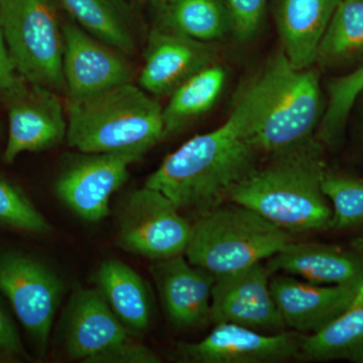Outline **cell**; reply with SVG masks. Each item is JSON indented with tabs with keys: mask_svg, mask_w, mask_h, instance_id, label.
Returning <instances> with one entry per match:
<instances>
[{
	"mask_svg": "<svg viewBox=\"0 0 363 363\" xmlns=\"http://www.w3.org/2000/svg\"><path fill=\"white\" fill-rule=\"evenodd\" d=\"M274 85L272 63L247 88L217 130L196 135L169 154L147 179L181 212L196 216L228 201L234 189L259 168L255 133Z\"/></svg>",
	"mask_w": 363,
	"mask_h": 363,
	"instance_id": "1",
	"label": "cell"
},
{
	"mask_svg": "<svg viewBox=\"0 0 363 363\" xmlns=\"http://www.w3.org/2000/svg\"><path fill=\"white\" fill-rule=\"evenodd\" d=\"M323 147L316 138L272 155L240 184L228 201L250 208L290 233L329 229L331 207L322 190Z\"/></svg>",
	"mask_w": 363,
	"mask_h": 363,
	"instance_id": "2",
	"label": "cell"
},
{
	"mask_svg": "<svg viewBox=\"0 0 363 363\" xmlns=\"http://www.w3.org/2000/svg\"><path fill=\"white\" fill-rule=\"evenodd\" d=\"M67 142L85 154L145 156L164 140L162 107L133 82L83 97H67Z\"/></svg>",
	"mask_w": 363,
	"mask_h": 363,
	"instance_id": "3",
	"label": "cell"
},
{
	"mask_svg": "<svg viewBox=\"0 0 363 363\" xmlns=\"http://www.w3.org/2000/svg\"><path fill=\"white\" fill-rule=\"evenodd\" d=\"M250 208L227 201L197 216L186 259L217 274L240 271L269 259L292 235Z\"/></svg>",
	"mask_w": 363,
	"mask_h": 363,
	"instance_id": "4",
	"label": "cell"
},
{
	"mask_svg": "<svg viewBox=\"0 0 363 363\" xmlns=\"http://www.w3.org/2000/svg\"><path fill=\"white\" fill-rule=\"evenodd\" d=\"M0 28L26 82L67 93L63 30L54 0H0Z\"/></svg>",
	"mask_w": 363,
	"mask_h": 363,
	"instance_id": "5",
	"label": "cell"
},
{
	"mask_svg": "<svg viewBox=\"0 0 363 363\" xmlns=\"http://www.w3.org/2000/svg\"><path fill=\"white\" fill-rule=\"evenodd\" d=\"M272 64L274 89L255 133L260 152L269 156L315 138L325 112L316 69L295 68L283 52Z\"/></svg>",
	"mask_w": 363,
	"mask_h": 363,
	"instance_id": "6",
	"label": "cell"
},
{
	"mask_svg": "<svg viewBox=\"0 0 363 363\" xmlns=\"http://www.w3.org/2000/svg\"><path fill=\"white\" fill-rule=\"evenodd\" d=\"M192 224L157 189L131 191L119 205L116 242L124 252L160 260L184 255Z\"/></svg>",
	"mask_w": 363,
	"mask_h": 363,
	"instance_id": "7",
	"label": "cell"
},
{
	"mask_svg": "<svg viewBox=\"0 0 363 363\" xmlns=\"http://www.w3.org/2000/svg\"><path fill=\"white\" fill-rule=\"evenodd\" d=\"M63 292L62 279L37 257L20 250H0V294L42 354Z\"/></svg>",
	"mask_w": 363,
	"mask_h": 363,
	"instance_id": "8",
	"label": "cell"
},
{
	"mask_svg": "<svg viewBox=\"0 0 363 363\" xmlns=\"http://www.w3.org/2000/svg\"><path fill=\"white\" fill-rule=\"evenodd\" d=\"M143 156L133 152H104L74 157L55 182V192L79 218L99 222L111 213L109 200L130 177V164Z\"/></svg>",
	"mask_w": 363,
	"mask_h": 363,
	"instance_id": "9",
	"label": "cell"
},
{
	"mask_svg": "<svg viewBox=\"0 0 363 363\" xmlns=\"http://www.w3.org/2000/svg\"><path fill=\"white\" fill-rule=\"evenodd\" d=\"M55 91L26 83L4 100L9 116V138L2 160L11 164L23 152L52 149L67 138L68 121Z\"/></svg>",
	"mask_w": 363,
	"mask_h": 363,
	"instance_id": "10",
	"label": "cell"
},
{
	"mask_svg": "<svg viewBox=\"0 0 363 363\" xmlns=\"http://www.w3.org/2000/svg\"><path fill=\"white\" fill-rule=\"evenodd\" d=\"M262 262L240 271L217 274L211 295L210 321L234 323L253 330L281 332L286 324L269 288Z\"/></svg>",
	"mask_w": 363,
	"mask_h": 363,
	"instance_id": "11",
	"label": "cell"
},
{
	"mask_svg": "<svg viewBox=\"0 0 363 363\" xmlns=\"http://www.w3.org/2000/svg\"><path fill=\"white\" fill-rule=\"evenodd\" d=\"M301 337L290 332L262 335L241 325L219 323L199 342L177 344L176 358L185 363L281 362L297 357Z\"/></svg>",
	"mask_w": 363,
	"mask_h": 363,
	"instance_id": "12",
	"label": "cell"
},
{
	"mask_svg": "<svg viewBox=\"0 0 363 363\" xmlns=\"http://www.w3.org/2000/svg\"><path fill=\"white\" fill-rule=\"evenodd\" d=\"M67 97L95 94L131 82L133 68L123 52L93 37L75 21L62 23Z\"/></svg>",
	"mask_w": 363,
	"mask_h": 363,
	"instance_id": "13",
	"label": "cell"
},
{
	"mask_svg": "<svg viewBox=\"0 0 363 363\" xmlns=\"http://www.w3.org/2000/svg\"><path fill=\"white\" fill-rule=\"evenodd\" d=\"M362 285L322 286L283 274L269 281L272 298L286 326L309 334L322 330L350 309Z\"/></svg>",
	"mask_w": 363,
	"mask_h": 363,
	"instance_id": "14",
	"label": "cell"
},
{
	"mask_svg": "<svg viewBox=\"0 0 363 363\" xmlns=\"http://www.w3.org/2000/svg\"><path fill=\"white\" fill-rule=\"evenodd\" d=\"M213 59L210 43L155 26L147 40L140 87L155 96L171 95L189 78L213 65Z\"/></svg>",
	"mask_w": 363,
	"mask_h": 363,
	"instance_id": "15",
	"label": "cell"
},
{
	"mask_svg": "<svg viewBox=\"0 0 363 363\" xmlns=\"http://www.w3.org/2000/svg\"><path fill=\"white\" fill-rule=\"evenodd\" d=\"M150 272L174 326L195 328L209 321L214 274L191 264L184 255L155 260Z\"/></svg>",
	"mask_w": 363,
	"mask_h": 363,
	"instance_id": "16",
	"label": "cell"
},
{
	"mask_svg": "<svg viewBox=\"0 0 363 363\" xmlns=\"http://www.w3.org/2000/svg\"><path fill=\"white\" fill-rule=\"evenodd\" d=\"M66 354L87 363L95 355L130 338L97 288H78L72 294L62 320Z\"/></svg>",
	"mask_w": 363,
	"mask_h": 363,
	"instance_id": "17",
	"label": "cell"
},
{
	"mask_svg": "<svg viewBox=\"0 0 363 363\" xmlns=\"http://www.w3.org/2000/svg\"><path fill=\"white\" fill-rule=\"evenodd\" d=\"M342 0H274L283 52L295 68L316 63L318 49Z\"/></svg>",
	"mask_w": 363,
	"mask_h": 363,
	"instance_id": "18",
	"label": "cell"
},
{
	"mask_svg": "<svg viewBox=\"0 0 363 363\" xmlns=\"http://www.w3.org/2000/svg\"><path fill=\"white\" fill-rule=\"evenodd\" d=\"M267 271L296 274L318 285H362L363 257L320 243L290 242L269 257Z\"/></svg>",
	"mask_w": 363,
	"mask_h": 363,
	"instance_id": "19",
	"label": "cell"
},
{
	"mask_svg": "<svg viewBox=\"0 0 363 363\" xmlns=\"http://www.w3.org/2000/svg\"><path fill=\"white\" fill-rule=\"evenodd\" d=\"M93 281L116 316L130 333L149 329L152 317V297L145 279L121 260H104Z\"/></svg>",
	"mask_w": 363,
	"mask_h": 363,
	"instance_id": "20",
	"label": "cell"
},
{
	"mask_svg": "<svg viewBox=\"0 0 363 363\" xmlns=\"http://www.w3.org/2000/svg\"><path fill=\"white\" fill-rule=\"evenodd\" d=\"M298 359L363 363V285L357 300L322 330L301 337Z\"/></svg>",
	"mask_w": 363,
	"mask_h": 363,
	"instance_id": "21",
	"label": "cell"
},
{
	"mask_svg": "<svg viewBox=\"0 0 363 363\" xmlns=\"http://www.w3.org/2000/svg\"><path fill=\"white\" fill-rule=\"evenodd\" d=\"M226 78V72L222 67L211 65L179 86L162 108L164 138L175 135L209 111L220 97Z\"/></svg>",
	"mask_w": 363,
	"mask_h": 363,
	"instance_id": "22",
	"label": "cell"
},
{
	"mask_svg": "<svg viewBox=\"0 0 363 363\" xmlns=\"http://www.w3.org/2000/svg\"><path fill=\"white\" fill-rule=\"evenodd\" d=\"M316 63L351 71L363 65V0H342L318 49Z\"/></svg>",
	"mask_w": 363,
	"mask_h": 363,
	"instance_id": "23",
	"label": "cell"
},
{
	"mask_svg": "<svg viewBox=\"0 0 363 363\" xmlns=\"http://www.w3.org/2000/svg\"><path fill=\"white\" fill-rule=\"evenodd\" d=\"M75 23L124 55L135 51L128 7L123 0H59Z\"/></svg>",
	"mask_w": 363,
	"mask_h": 363,
	"instance_id": "24",
	"label": "cell"
},
{
	"mask_svg": "<svg viewBox=\"0 0 363 363\" xmlns=\"http://www.w3.org/2000/svg\"><path fill=\"white\" fill-rule=\"evenodd\" d=\"M157 16V26L200 42H215L230 33L219 0H160Z\"/></svg>",
	"mask_w": 363,
	"mask_h": 363,
	"instance_id": "25",
	"label": "cell"
},
{
	"mask_svg": "<svg viewBox=\"0 0 363 363\" xmlns=\"http://www.w3.org/2000/svg\"><path fill=\"white\" fill-rule=\"evenodd\" d=\"M327 90L328 102L319 124L318 140L331 147L340 142L350 112L363 90V65L332 79Z\"/></svg>",
	"mask_w": 363,
	"mask_h": 363,
	"instance_id": "26",
	"label": "cell"
},
{
	"mask_svg": "<svg viewBox=\"0 0 363 363\" xmlns=\"http://www.w3.org/2000/svg\"><path fill=\"white\" fill-rule=\"evenodd\" d=\"M322 190L333 204L329 229L341 230L363 224V181L327 172Z\"/></svg>",
	"mask_w": 363,
	"mask_h": 363,
	"instance_id": "27",
	"label": "cell"
},
{
	"mask_svg": "<svg viewBox=\"0 0 363 363\" xmlns=\"http://www.w3.org/2000/svg\"><path fill=\"white\" fill-rule=\"evenodd\" d=\"M0 225L35 235H49L52 227L13 182L0 174Z\"/></svg>",
	"mask_w": 363,
	"mask_h": 363,
	"instance_id": "28",
	"label": "cell"
},
{
	"mask_svg": "<svg viewBox=\"0 0 363 363\" xmlns=\"http://www.w3.org/2000/svg\"><path fill=\"white\" fill-rule=\"evenodd\" d=\"M230 33L241 42L252 40L262 26L267 0H219Z\"/></svg>",
	"mask_w": 363,
	"mask_h": 363,
	"instance_id": "29",
	"label": "cell"
},
{
	"mask_svg": "<svg viewBox=\"0 0 363 363\" xmlns=\"http://www.w3.org/2000/svg\"><path fill=\"white\" fill-rule=\"evenodd\" d=\"M161 358L154 350L130 337L95 355L87 363H159Z\"/></svg>",
	"mask_w": 363,
	"mask_h": 363,
	"instance_id": "30",
	"label": "cell"
},
{
	"mask_svg": "<svg viewBox=\"0 0 363 363\" xmlns=\"http://www.w3.org/2000/svg\"><path fill=\"white\" fill-rule=\"evenodd\" d=\"M26 357L25 347L11 315L0 301V359Z\"/></svg>",
	"mask_w": 363,
	"mask_h": 363,
	"instance_id": "31",
	"label": "cell"
},
{
	"mask_svg": "<svg viewBox=\"0 0 363 363\" xmlns=\"http://www.w3.org/2000/svg\"><path fill=\"white\" fill-rule=\"evenodd\" d=\"M26 83L14 68L0 28V100L4 101L6 98L21 90Z\"/></svg>",
	"mask_w": 363,
	"mask_h": 363,
	"instance_id": "32",
	"label": "cell"
},
{
	"mask_svg": "<svg viewBox=\"0 0 363 363\" xmlns=\"http://www.w3.org/2000/svg\"><path fill=\"white\" fill-rule=\"evenodd\" d=\"M353 247L357 250L359 255L363 257V238H358L352 242Z\"/></svg>",
	"mask_w": 363,
	"mask_h": 363,
	"instance_id": "33",
	"label": "cell"
},
{
	"mask_svg": "<svg viewBox=\"0 0 363 363\" xmlns=\"http://www.w3.org/2000/svg\"><path fill=\"white\" fill-rule=\"evenodd\" d=\"M358 98H362V106H360V131H362V136L363 138V90L362 91V93H360L359 96ZM357 98V99H358Z\"/></svg>",
	"mask_w": 363,
	"mask_h": 363,
	"instance_id": "34",
	"label": "cell"
},
{
	"mask_svg": "<svg viewBox=\"0 0 363 363\" xmlns=\"http://www.w3.org/2000/svg\"><path fill=\"white\" fill-rule=\"evenodd\" d=\"M0 133H1V125H0Z\"/></svg>",
	"mask_w": 363,
	"mask_h": 363,
	"instance_id": "35",
	"label": "cell"
}]
</instances>
